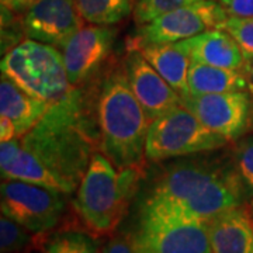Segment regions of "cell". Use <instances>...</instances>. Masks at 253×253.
I'll list each match as a JSON object with an SVG mask.
<instances>
[{
    "instance_id": "cell-9",
    "label": "cell",
    "mask_w": 253,
    "mask_h": 253,
    "mask_svg": "<svg viewBox=\"0 0 253 253\" xmlns=\"http://www.w3.org/2000/svg\"><path fill=\"white\" fill-rule=\"evenodd\" d=\"M226 18L228 13L217 0H200L139 26L135 36L128 38L126 49L138 51L148 44H174L219 28Z\"/></svg>"
},
{
    "instance_id": "cell-15",
    "label": "cell",
    "mask_w": 253,
    "mask_h": 253,
    "mask_svg": "<svg viewBox=\"0 0 253 253\" xmlns=\"http://www.w3.org/2000/svg\"><path fill=\"white\" fill-rule=\"evenodd\" d=\"M194 62L224 69L242 71L245 54L235 40L222 28H211L177 42Z\"/></svg>"
},
{
    "instance_id": "cell-12",
    "label": "cell",
    "mask_w": 253,
    "mask_h": 253,
    "mask_svg": "<svg viewBox=\"0 0 253 253\" xmlns=\"http://www.w3.org/2000/svg\"><path fill=\"white\" fill-rule=\"evenodd\" d=\"M75 0H36L23 18L24 36L42 44L62 48L82 28Z\"/></svg>"
},
{
    "instance_id": "cell-8",
    "label": "cell",
    "mask_w": 253,
    "mask_h": 253,
    "mask_svg": "<svg viewBox=\"0 0 253 253\" xmlns=\"http://www.w3.org/2000/svg\"><path fill=\"white\" fill-rule=\"evenodd\" d=\"M68 196L27 181L3 179L0 186L1 214L13 218L34 234H51L62 222Z\"/></svg>"
},
{
    "instance_id": "cell-14",
    "label": "cell",
    "mask_w": 253,
    "mask_h": 253,
    "mask_svg": "<svg viewBox=\"0 0 253 253\" xmlns=\"http://www.w3.org/2000/svg\"><path fill=\"white\" fill-rule=\"evenodd\" d=\"M212 253H253V212L245 203L208 219Z\"/></svg>"
},
{
    "instance_id": "cell-25",
    "label": "cell",
    "mask_w": 253,
    "mask_h": 253,
    "mask_svg": "<svg viewBox=\"0 0 253 253\" xmlns=\"http://www.w3.org/2000/svg\"><path fill=\"white\" fill-rule=\"evenodd\" d=\"M219 28L231 34L238 45L242 48L245 56L253 55V17L231 16L226 18Z\"/></svg>"
},
{
    "instance_id": "cell-3",
    "label": "cell",
    "mask_w": 253,
    "mask_h": 253,
    "mask_svg": "<svg viewBox=\"0 0 253 253\" xmlns=\"http://www.w3.org/2000/svg\"><path fill=\"white\" fill-rule=\"evenodd\" d=\"M100 152L118 170L145 168V142L151 123L132 93L124 61H111L100 78L97 94Z\"/></svg>"
},
{
    "instance_id": "cell-19",
    "label": "cell",
    "mask_w": 253,
    "mask_h": 253,
    "mask_svg": "<svg viewBox=\"0 0 253 253\" xmlns=\"http://www.w3.org/2000/svg\"><path fill=\"white\" fill-rule=\"evenodd\" d=\"M189 89L193 94H210L249 90V84L242 71L224 69L191 61L189 69Z\"/></svg>"
},
{
    "instance_id": "cell-31",
    "label": "cell",
    "mask_w": 253,
    "mask_h": 253,
    "mask_svg": "<svg viewBox=\"0 0 253 253\" xmlns=\"http://www.w3.org/2000/svg\"><path fill=\"white\" fill-rule=\"evenodd\" d=\"M242 72L246 76V81L249 84V91H252L253 94V55L245 56V65L242 68Z\"/></svg>"
},
{
    "instance_id": "cell-17",
    "label": "cell",
    "mask_w": 253,
    "mask_h": 253,
    "mask_svg": "<svg viewBox=\"0 0 253 253\" xmlns=\"http://www.w3.org/2000/svg\"><path fill=\"white\" fill-rule=\"evenodd\" d=\"M49 103L30 94L6 75L0 81V111L10 118L17 129V139L26 135L45 116Z\"/></svg>"
},
{
    "instance_id": "cell-6",
    "label": "cell",
    "mask_w": 253,
    "mask_h": 253,
    "mask_svg": "<svg viewBox=\"0 0 253 253\" xmlns=\"http://www.w3.org/2000/svg\"><path fill=\"white\" fill-rule=\"evenodd\" d=\"M229 139L211 131L183 104L154 120L145 142L146 162H162L172 158L214 152Z\"/></svg>"
},
{
    "instance_id": "cell-2",
    "label": "cell",
    "mask_w": 253,
    "mask_h": 253,
    "mask_svg": "<svg viewBox=\"0 0 253 253\" xmlns=\"http://www.w3.org/2000/svg\"><path fill=\"white\" fill-rule=\"evenodd\" d=\"M245 203L231 154L204 152L158 168L138 207L208 221Z\"/></svg>"
},
{
    "instance_id": "cell-7",
    "label": "cell",
    "mask_w": 253,
    "mask_h": 253,
    "mask_svg": "<svg viewBox=\"0 0 253 253\" xmlns=\"http://www.w3.org/2000/svg\"><path fill=\"white\" fill-rule=\"evenodd\" d=\"M139 253H212L207 221L138 207L128 232Z\"/></svg>"
},
{
    "instance_id": "cell-16",
    "label": "cell",
    "mask_w": 253,
    "mask_h": 253,
    "mask_svg": "<svg viewBox=\"0 0 253 253\" xmlns=\"http://www.w3.org/2000/svg\"><path fill=\"white\" fill-rule=\"evenodd\" d=\"M0 170L1 179L27 181L69 194L62 181L18 139L6 141L0 145Z\"/></svg>"
},
{
    "instance_id": "cell-13",
    "label": "cell",
    "mask_w": 253,
    "mask_h": 253,
    "mask_svg": "<svg viewBox=\"0 0 253 253\" xmlns=\"http://www.w3.org/2000/svg\"><path fill=\"white\" fill-rule=\"evenodd\" d=\"M126 79L136 100L142 106L148 121L181 104V96L163 79L139 51H128L124 58Z\"/></svg>"
},
{
    "instance_id": "cell-26",
    "label": "cell",
    "mask_w": 253,
    "mask_h": 253,
    "mask_svg": "<svg viewBox=\"0 0 253 253\" xmlns=\"http://www.w3.org/2000/svg\"><path fill=\"white\" fill-rule=\"evenodd\" d=\"M1 54H7L13 48H16L24 34L23 23L17 21L11 16V10L1 6Z\"/></svg>"
},
{
    "instance_id": "cell-11",
    "label": "cell",
    "mask_w": 253,
    "mask_h": 253,
    "mask_svg": "<svg viewBox=\"0 0 253 253\" xmlns=\"http://www.w3.org/2000/svg\"><path fill=\"white\" fill-rule=\"evenodd\" d=\"M117 34L111 26H87L66 41L62 56L72 87L90 84L104 73L114 59Z\"/></svg>"
},
{
    "instance_id": "cell-10",
    "label": "cell",
    "mask_w": 253,
    "mask_h": 253,
    "mask_svg": "<svg viewBox=\"0 0 253 253\" xmlns=\"http://www.w3.org/2000/svg\"><path fill=\"white\" fill-rule=\"evenodd\" d=\"M190 110L211 131L236 141L253 129V94L249 90L193 94L181 97Z\"/></svg>"
},
{
    "instance_id": "cell-21",
    "label": "cell",
    "mask_w": 253,
    "mask_h": 253,
    "mask_svg": "<svg viewBox=\"0 0 253 253\" xmlns=\"http://www.w3.org/2000/svg\"><path fill=\"white\" fill-rule=\"evenodd\" d=\"M49 234H34L13 218L0 217V253H28L41 251Z\"/></svg>"
},
{
    "instance_id": "cell-23",
    "label": "cell",
    "mask_w": 253,
    "mask_h": 253,
    "mask_svg": "<svg viewBox=\"0 0 253 253\" xmlns=\"http://www.w3.org/2000/svg\"><path fill=\"white\" fill-rule=\"evenodd\" d=\"M236 176L244 191L245 200H253V134L236 139L231 151Z\"/></svg>"
},
{
    "instance_id": "cell-30",
    "label": "cell",
    "mask_w": 253,
    "mask_h": 253,
    "mask_svg": "<svg viewBox=\"0 0 253 253\" xmlns=\"http://www.w3.org/2000/svg\"><path fill=\"white\" fill-rule=\"evenodd\" d=\"M36 0H1V6L7 7L13 13H21L34 3Z\"/></svg>"
},
{
    "instance_id": "cell-29",
    "label": "cell",
    "mask_w": 253,
    "mask_h": 253,
    "mask_svg": "<svg viewBox=\"0 0 253 253\" xmlns=\"http://www.w3.org/2000/svg\"><path fill=\"white\" fill-rule=\"evenodd\" d=\"M0 138H1V142L17 139L16 126L10 118L4 117V116H1V118H0Z\"/></svg>"
},
{
    "instance_id": "cell-24",
    "label": "cell",
    "mask_w": 253,
    "mask_h": 253,
    "mask_svg": "<svg viewBox=\"0 0 253 253\" xmlns=\"http://www.w3.org/2000/svg\"><path fill=\"white\" fill-rule=\"evenodd\" d=\"M200 0H136L134 9V20L138 26H144L163 14L180 9Z\"/></svg>"
},
{
    "instance_id": "cell-4",
    "label": "cell",
    "mask_w": 253,
    "mask_h": 253,
    "mask_svg": "<svg viewBox=\"0 0 253 253\" xmlns=\"http://www.w3.org/2000/svg\"><path fill=\"white\" fill-rule=\"evenodd\" d=\"M144 168L120 169L97 151L76 190L73 210L87 232L113 235L126 218L129 204L141 187Z\"/></svg>"
},
{
    "instance_id": "cell-32",
    "label": "cell",
    "mask_w": 253,
    "mask_h": 253,
    "mask_svg": "<svg viewBox=\"0 0 253 253\" xmlns=\"http://www.w3.org/2000/svg\"><path fill=\"white\" fill-rule=\"evenodd\" d=\"M251 208H252V212H253V200H251Z\"/></svg>"
},
{
    "instance_id": "cell-28",
    "label": "cell",
    "mask_w": 253,
    "mask_h": 253,
    "mask_svg": "<svg viewBox=\"0 0 253 253\" xmlns=\"http://www.w3.org/2000/svg\"><path fill=\"white\" fill-rule=\"evenodd\" d=\"M229 16L253 17V0H217Z\"/></svg>"
},
{
    "instance_id": "cell-27",
    "label": "cell",
    "mask_w": 253,
    "mask_h": 253,
    "mask_svg": "<svg viewBox=\"0 0 253 253\" xmlns=\"http://www.w3.org/2000/svg\"><path fill=\"white\" fill-rule=\"evenodd\" d=\"M103 253H139L129 234H117L111 236L103 248Z\"/></svg>"
},
{
    "instance_id": "cell-5",
    "label": "cell",
    "mask_w": 253,
    "mask_h": 253,
    "mask_svg": "<svg viewBox=\"0 0 253 253\" xmlns=\"http://www.w3.org/2000/svg\"><path fill=\"white\" fill-rule=\"evenodd\" d=\"M1 75L49 104L72 90L62 54L55 46L30 38L3 55Z\"/></svg>"
},
{
    "instance_id": "cell-18",
    "label": "cell",
    "mask_w": 253,
    "mask_h": 253,
    "mask_svg": "<svg viewBox=\"0 0 253 253\" xmlns=\"http://www.w3.org/2000/svg\"><path fill=\"white\" fill-rule=\"evenodd\" d=\"M138 51L181 97L189 94V69L191 59L177 42L148 44L141 46Z\"/></svg>"
},
{
    "instance_id": "cell-22",
    "label": "cell",
    "mask_w": 253,
    "mask_h": 253,
    "mask_svg": "<svg viewBox=\"0 0 253 253\" xmlns=\"http://www.w3.org/2000/svg\"><path fill=\"white\" fill-rule=\"evenodd\" d=\"M41 253H103V249L89 232L63 228L48 235Z\"/></svg>"
},
{
    "instance_id": "cell-1",
    "label": "cell",
    "mask_w": 253,
    "mask_h": 253,
    "mask_svg": "<svg viewBox=\"0 0 253 253\" xmlns=\"http://www.w3.org/2000/svg\"><path fill=\"white\" fill-rule=\"evenodd\" d=\"M100 78L90 84L72 87L62 100L51 104L33 129L18 138L62 181L69 194L78 190L93 155L100 151Z\"/></svg>"
},
{
    "instance_id": "cell-20",
    "label": "cell",
    "mask_w": 253,
    "mask_h": 253,
    "mask_svg": "<svg viewBox=\"0 0 253 253\" xmlns=\"http://www.w3.org/2000/svg\"><path fill=\"white\" fill-rule=\"evenodd\" d=\"M81 17L93 26H113L134 13V0H75Z\"/></svg>"
}]
</instances>
